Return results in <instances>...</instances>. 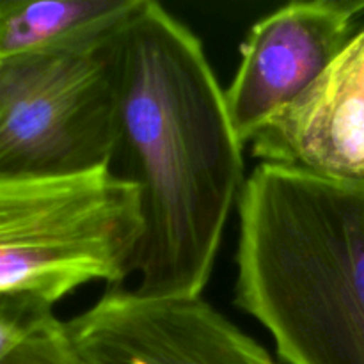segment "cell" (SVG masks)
Instances as JSON below:
<instances>
[{
  "mask_svg": "<svg viewBox=\"0 0 364 364\" xmlns=\"http://www.w3.org/2000/svg\"><path fill=\"white\" fill-rule=\"evenodd\" d=\"M117 173L141 199L134 274L144 297H203L245 181L226 91L191 28L142 0L114 46Z\"/></svg>",
  "mask_w": 364,
  "mask_h": 364,
  "instance_id": "cell-1",
  "label": "cell"
},
{
  "mask_svg": "<svg viewBox=\"0 0 364 364\" xmlns=\"http://www.w3.org/2000/svg\"><path fill=\"white\" fill-rule=\"evenodd\" d=\"M142 0H0V57L87 53L110 45Z\"/></svg>",
  "mask_w": 364,
  "mask_h": 364,
  "instance_id": "cell-8",
  "label": "cell"
},
{
  "mask_svg": "<svg viewBox=\"0 0 364 364\" xmlns=\"http://www.w3.org/2000/svg\"><path fill=\"white\" fill-rule=\"evenodd\" d=\"M0 364H92L78 348L66 322L55 316L14 347Z\"/></svg>",
  "mask_w": 364,
  "mask_h": 364,
  "instance_id": "cell-9",
  "label": "cell"
},
{
  "mask_svg": "<svg viewBox=\"0 0 364 364\" xmlns=\"http://www.w3.org/2000/svg\"><path fill=\"white\" fill-rule=\"evenodd\" d=\"M364 0L291 2L256 21L240 46L226 103L242 144L301 98L350 41Z\"/></svg>",
  "mask_w": 364,
  "mask_h": 364,
  "instance_id": "cell-6",
  "label": "cell"
},
{
  "mask_svg": "<svg viewBox=\"0 0 364 364\" xmlns=\"http://www.w3.org/2000/svg\"><path fill=\"white\" fill-rule=\"evenodd\" d=\"M237 210L235 306L287 364H364V178L258 164Z\"/></svg>",
  "mask_w": 364,
  "mask_h": 364,
  "instance_id": "cell-2",
  "label": "cell"
},
{
  "mask_svg": "<svg viewBox=\"0 0 364 364\" xmlns=\"http://www.w3.org/2000/svg\"><path fill=\"white\" fill-rule=\"evenodd\" d=\"M66 327L92 364H279L203 297L110 287Z\"/></svg>",
  "mask_w": 364,
  "mask_h": 364,
  "instance_id": "cell-5",
  "label": "cell"
},
{
  "mask_svg": "<svg viewBox=\"0 0 364 364\" xmlns=\"http://www.w3.org/2000/svg\"><path fill=\"white\" fill-rule=\"evenodd\" d=\"M116 39L87 53L20 57L0 109V176L112 169L119 144Z\"/></svg>",
  "mask_w": 364,
  "mask_h": 364,
  "instance_id": "cell-4",
  "label": "cell"
},
{
  "mask_svg": "<svg viewBox=\"0 0 364 364\" xmlns=\"http://www.w3.org/2000/svg\"><path fill=\"white\" fill-rule=\"evenodd\" d=\"M18 70H20V57H13V59L0 57V109H2L7 95H9L11 87H13Z\"/></svg>",
  "mask_w": 364,
  "mask_h": 364,
  "instance_id": "cell-10",
  "label": "cell"
},
{
  "mask_svg": "<svg viewBox=\"0 0 364 364\" xmlns=\"http://www.w3.org/2000/svg\"><path fill=\"white\" fill-rule=\"evenodd\" d=\"M139 191L114 169L70 178L0 176V295L52 304L89 283L134 276Z\"/></svg>",
  "mask_w": 364,
  "mask_h": 364,
  "instance_id": "cell-3",
  "label": "cell"
},
{
  "mask_svg": "<svg viewBox=\"0 0 364 364\" xmlns=\"http://www.w3.org/2000/svg\"><path fill=\"white\" fill-rule=\"evenodd\" d=\"M259 164L364 178V27L318 80L251 141Z\"/></svg>",
  "mask_w": 364,
  "mask_h": 364,
  "instance_id": "cell-7",
  "label": "cell"
}]
</instances>
